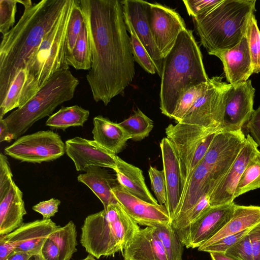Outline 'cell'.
<instances>
[{
	"label": "cell",
	"instance_id": "cell-1",
	"mask_svg": "<svg viewBox=\"0 0 260 260\" xmlns=\"http://www.w3.org/2000/svg\"><path fill=\"white\" fill-rule=\"evenodd\" d=\"M90 41L92 63L86 75L92 97L107 106L135 75L123 7L118 0H80Z\"/></svg>",
	"mask_w": 260,
	"mask_h": 260
},
{
	"label": "cell",
	"instance_id": "cell-2",
	"mask_svg": "<svg viewBox=\"0 0 260 260\" xmlns=\"http://www.w3.org/2000/svg\"><path fill=\"white\" fill-rule=\"evenodd\" d=\"M70 0H42L24 9L17 24L5 35L0 45V104L17 73L45 36L59 19Z\"/></svg>",
	"mask_w": 260,
	"mask_h": 260
},
{
	"label": "cell",
	"instance_id": "cell-3",
	"mask_svg": "<svg viewBox=\"0 0 260 260\" xmlns=\"http://www.w3.org/2000/svg\"><path fill=\"white\" fill-rule=\"evenodd\" d=\"M159 108L171 118L180 98L189 88L208 81L202 54L191 30L185 29L164 58Z\"/></svg>",
	"mask_w": 260,
	"mask_h": 260
},
{
	"label": "cell",
	"instance_id": "cell-4",
	"mask_svg": "<svg viewBox=\"0 0 260 260\" xmlns=\"http://www.w3.org/2000/svg\"><path fill=\"white\" fill-rule=\"evenodd\" d=\"M255 3V0H221L192 18L201 43L208 54L231 49L240 42L256 10Z\"/></svg>",
	"mask_w": 260,
	"mask_h": 260
},
{
	"label": "cell",
	"instance_id": "cell-5",
	"mask_svg": "<svg viewBox=\"0 0 260 260\" xmlns=\"http://www.w3.org/2000/svg\"><path fill=\"white\" fill-rule=\"evenodd\" d=\"M140 229L118 203L89 215L81 228L80 243L86 252L99 259L122 252Z\"/></svg>",
	"mask_w": 260,
	"mask_h": 260
},
{
	"label": "cell",
	"instance_id": "cell-6",
	"mask_svg": "<svg viewBox=\"0 0 260 260\" xmlns=\"http://www.w3.org/2000/svg\"><path fill=\"white\" fill-rule=\"evenodd\" d=\"M79 84L69 69L55 73L30 100L3 118L13 139L21 137L36 122L73 99Z\"/></svg>",
	"mask_w": 260,
	"mask_h": 260
},
{
	"label": "cell",
	"instance_id": "cell-7",
	"mask_svg": "<svg viewBox=\"0 0 260 260\" xmlns=\"http://www.w3.org/2000/svg\"><path fill=\"white\" fill-rule=\"evenodd\" d=\"M75 0H70L59 19L45 36L26 68L41 89L56 72L69 69L66 60L68 25Z\"/></svg>",
	"mask_w": 260,
	"mask_h": 260
},
{
	"label": "cell",
	"instance_id": "cell-8",
	"mask_svg": "<svg viewBox=\"0 0 260 260\" xmlns=\"http://www.w3.org/2000/svg\"><path fill=\"white\" fill-rule=\"evenodd\" d=\"M219 128L178 122L165 129L166 138L173 145L179 159L183 187L204 158Z\"/></svg>",
	"mask_w": 260,
	"mask_h": 260
},
{
	"label": "cell",
	"instance_id": "cell-9",
	"mask_svg": "<svg viewBox=\"0 0 260 260\" xmlns=\"http://www.w3.org/2000/svg\"><path fill=\"white\" fill-rule=\"evenodd\" d=\"M5 154L21 162L41 164L62 156L65 143L52 131H41L21 136L4 149Z\"/></svg>",
	"mask_w": 260,
	"mask_h": 260
},
{
	"label": "cell",
	"instance_id": "cell-10",
	"mask_svg": "<svg viewBox=\"0 0 260 260\" xmlns=\"http://www.w3.org/2000/svg\"><path fill=\"white\" fill-rule=\"evenodd\" d=\"M222 79L219 76L209 79L205 90L179 122L222 130L225 93L230 85Z\"/></svg>",
	"mask_w": 260,
	"mask_h": 260
},
{
	"label": "cell",
	"instance_id": "cell-11",
	"mask_svg": "<svg viewBox=\"0 0 260 260\" xmlns=\"http://www.w3.org/2000/svg\"><path fill=\"white\" fill-rule=\"evenodd\" d=\"M235 204L210 206L198 219L176 232L186 248H199L217 234L231 219Z\"/></svg>",
	"mask_w": 260,
	"mask_h": 260
},
{
	"label": "cell",
	"instance_id": "cell-12",
	"mask_svg": "<svg viewBox=\"0 0 260 260\" xmlns=\"http://www.w3.org/2000/svg\"><path fill=\"white\" fill-rule=\"evenodd\" d=\"M148 17L154 40L164 58L186 29L185 23L174 9L157 3H149Z\"/></svg>",
	"mask_w": 260,
	"mask_h": 260
},
{
	"label": "cell",
	"instance_id": "cell-13",
	"mask_svg": "<svg viewBox=\"0 0 260 260\" xmlns=\"http://www.w3.org/2000/svg\"><path fill=\"white\" fill-rule=\"evenodd\" d=\"M255 88L250 80L230 84L225 93V108L222 131L242 129L250 119L253 109Z\"/></svg>",
	"mask_w": 260,
	"mask_h": 260
},
{
	"label": "cell",
	"instance_id": "cell-14",
	"mask_svg": "<svg viewBox=\"0 0 260 260\" xmlns=\"http://www.w3.org/2000/svg\"><path fill=\"white\" fill-rule=\"evenodd\" d=\"M259 151L258 146L248 134L245 143L226 175L210 196L211 206L234 202L238 183L250 160Z\"/></svg>",
	"mask_w": 260,
	"mask_h": 260
},
{
	"label": "cell",
	"instance_id": "cell-15",
	"mask_svg": "<svg viewBox=\"0 0 260 260\" xmlns=\"http://www.w3.org/2000/svg\"><path fill=\"white\" fill-rule=\"evenodd\" d=\"M117 202L138 224L155 228L171 224L165 206L152 204L132 195L117 183L111 189Z\"/></svg>",
	"mask_w": 260,
	"mask_h": 260
},
{
	"label": "cell",
	"instance_id": "cell-16",
	"mask_svg": "<svg viewBox=\"0 0 260 260\" xmlns=\"http://www.w3.org/2000/svg\"><path fill=\"white\" fill-rule=\"evenodd\" d=\"M124 16L153 61L156 73L160 77L164 57L154 40L148 17L149 3L142 0L121 1Z\"/></svg>",
	"mask_w": 260,
	"mask_h": 260
},
{
	"label": "cell",
	"instance_id": "cell-17",
	"mask_svg": "<svg viewBox=\"0 0 260 260\" xmlns=\"http://www.w3.org/2000/svg\"><path fill=\"white\" fill-rule=\"evenodd\" d=\"M65 151L73 160L76 170L85 171L89 166H98L114 169L117 155L107 150L94 140L80 137L65 142Z\"/></svg>",
	"mask_w": 260,
	"mask_h": 260
},
{
	"label": "cell",
	"instance_id": "cell-18",
	"mask_svg": "<svg viewBox=\"0 0 260 260\" xmlns=\"http://www.w3.org/2000/svg\"><path fill=\"white\" fill-rule=\"evenodd\" d=\"M59 226L50 219H38L27 223L3 236L13 247L14 251L33 255L41 252L45 241Z\"/></svg>",
	"mask_w": 260,
	"mask_h": 260
},
{
	"label": "cell",
	"instance_id": "cell-19",
	"mask_svg": "<svg viewBox=\"0 0 260 260\" xmlns=\"http://www.w3.org/2000/svg\"><path fill=\"white\" fill-rule=\"evenodd\" d=\"M160 148L166 185L167 202L165 206L172 223L183 193L181 172L176 150L167 138L161 140Z\"/></svg>",
	"mask_w": 260,
	"mask_h": 260
},
{
	"label": "cell",
	"instance_id": "cell-20",
	"mask_svg": "<svg viewBox=\"0 0 260 260\" xmlns=\"http://www.w3.org/2000/svg\"><path fill=\"white\" fill-rule=\"evenodd\" d=\"M221 181V179L202 161L184 187L181 200L173 221L180 218L202 197L211 194Z\"/></svg>",
	"mask_w": 260,
	"mask_h": 260
},
{
	"label": "cell",
	"instance_id": "cell-21",
	"mask_svg": "<svg viewBox=\"0 0 260 260\" xmlns=\"http://www.w3.org/2000/svg\"><path fill=\"white\" fill-rule=\"evenodd\" d=\"M209 54L216 56L220 59L226 80L230 84L235 85L245 82L253 73L245 35L233 48L213 52Z\"/></svg>",
	"mask_w": 260,
	"mask_h": 260
},
{
	"label": "cell",
	"instance_id": "cell-22",
	"mask_svg": "<svg viewBox=\"0 0 260 260\" xmlns=\"http://www.w3.org/2000/svg\"><path fill=\"white\" fill-rule=\"evenodd\" d=\"M121 253L124 260H168L153 227L139 229Z\"/></svg>",
	"mask_w": 260,
	"mask_h": 260
},
{
	"label": "cell",
	"instance_id": "cell-23",
	"mask_svg": "<svg viewBox=\"0 0 260 260\" xmlns=\"http://www.w3.org/2000/svg\"><path fill=\"white\" fill-rule=\"evenodd\" d=\"M26 214L23 193L13 181L0 199V236L10 234L21 226Z\"/></svg>",
	"mask_w": 260,
	"mask_h": 260
},
{
	"label": "cell",
	"instance_id": "cell-24",
	"mask_svg": "<svg viewBox=\"0 0 260 260\" xmlns=\"http://www.w3.org/2000/svg\"><path fill=\"white\" fill-rule=\"evenodd\" d=\"M40 89L37 81L28 76L26 69L20 70L0 104V119H3L8 112L24 106Z\"/></svg>",
	"mask_w": 260,
	"mask_h": 260
},
{
	"label": "cell",
	"instance_id": "cell-25",
	"mask_svg": "<svg viewBox=\"0 0 260 260\" xmlns=\"http://www.w3.org/2000/svg\"><path fill=\"white\" fill-rule=\"evenodd\" d=\"M92 131L93 140L111 153L116 155L124 148L131 137L119 125L98 115L93 119Z\"/></svg>",
	"mask_w": 260,
	"mask_h": 260
},
{
	"label": "cell",
	"instance_id": "cell-26",
	"mask_svg": "<svg viewBox=\"0 0 260 260\" xmlns=\"http://www.w3.org/2000/svg\"><path fill=\"white\" fill-rule=\"evenodd\" d=\"M118 184L138 198L152 204H158L146 186L142 171L117 156L116 166L113 169Z\"/></svg>",
	"mask_w": 260,
	"mask_h": 260
},
{
	"label": "cell",
	"instance_id": "cell-27",
	"mask_svg": "<svg viewBox=\"0 0 260 260\" xmlns=\"http://www.w3.org/2000/svg\"><path fill=\"white\" fill-rule=\"evenodd\" d=\"M85 172L78 175V181L92 190L103 204L104 210L109 205L118 202L111 191L118 182L105 168L89 166Z\"/></svg>",
	"mask_w": 260,
	"mask_h": 260
},
{
	"label": "cell",
	"instance_id": "cell-28",
	"mask_svg": "<svg viewBox=\"0 0 260 260\" xmlns=\"http://www.w3.org/2000/svg\"><path fill=\"white\" fill-rule=\"evenodd\" d=\"M259 222L260 206L235 204L233 216L229 221L217 234L202 246L209 245L226 236L252 228Z\"/></svg>",
	"mask_w": 260,
	"mask_h": 260
},
{
	"label": "cell",
	"instance_id": "cell-29",
	"mask_svg": "<svg viewBox=\"0 0 260 260\" xmlns=\"http://www.w3.org/2000/svg\"><path fill=\"white\" fill-rule=\"evenodd\" d=\"M89 114L88 110L78 105L62 107L58 111L49 116L46 125L63 131L70 127L82 126L88 120Z\"/></svg>",
	"mask_w": 260,
	"mask_h": 260
},
{
	"label": "cell",
	"instance_id": "cell-30",
	"mask_svg": "<svg viewBox=\"0 0 260 260\" xmlns=\"http://www.w3.org/2000/svg\"><path fill=\"white\" fill-rule=\"evenodd\" d=\"M69 66L76 70H89L91 67L92 53L85 20L71 53L66 54Z\"/></svg>",
	"mask_w": 260,
	"mask_h": 260
},
{
	"label": "cell",
	"instance_id": "cell-31",
	"mask_svg": "<svg viewBox=\"0 0 260 260\" xmlns=\"http://www.w3.org/2000/svg\"><path fill=\"white\" fill-rule=\"evenodd\" d=\"M49 238L58 247L59 260H70L73 254L77 251V231L73 221H69L62 227H59Z\"/></svg>",
	"mask_w": 260,
	"mask_h": 260
},
{
	"label": "cell",
	"instance_id": "cell-32",
	"mask_svg": "<svg viewBox=\"0 0 260 260\" xmlns=\"http://www.w3.org/2000/svg\"><path fill=\"white\" fill-rule=\"evenodd\" d=\"M119 124L134 141H141L148 137L153 127L152 120L139 109Z\"/></svg>",
	"mask_w": 260,
	"mask_h": 260
},
{
	"label": "cell",
	"instance_id": "cell-33",
	"mask_svg": "<svg viewBox=\"0 0 260 260\" xmlns=\"http://www.w3.org/2000/svg\"><path fill=\"white\" fill-rule=\"evenodd\" d=\"M166 251L168 260H182L184 244L179 238L172 224L154 228Z\"/></svg>",
	"mask_w": 260,
	"mask_h": 260
},
{
	"label": "cell",
	"instance_id": "cell-34",
	"mask_svg": "<svg viewBox=\"0 0 260 260\" xmlns=\"http://www.w3.org/2000/svg\"><path fill=\"white\" fill-rule=\"evenodd\" d=\"M260 188V150L248 164L237 185L235 197Z\"/></svg>",
	"mask_w": 260,
	"mask_h": 260
},
{
	"label": "cell",
	"instance_id": "cell-35",
	"mask_svg": "<svg viewBox=\"0 0 260 260\" xmlns=\"http://www.w3.org/2000/svg\"><path fill=\"white\" fill-rule=\"evenodd\" d=\"M124 20L127 30L130 34V43L134 60L147 73L151 74L156 73L153 60L138 39L131 22L125 16Z\"/></svg>",
	"mask_w": 260,
	"mask_h": 260
},
{
	"label": "cell",
	"instance_id": "cell-36",
	"mask_svg": "<svg viewBox=\"0 0 260 260\" xmlns=\"http://www.w3.org/2000/svg\"><path fill=\"white\" fill-rule=\"evenodd\" d=\"M84 21V15L80 6L79 1L75 0L71 11L67 28L66 54L71 53L73 51Z\"/></svg>",
	"mask_w": 260,
	"mask_h": 260
},
{
	"label": "cell",
	"instance_id": "cell-37",
	"mask_svg": "<svg viewBox=\"0 0 260 260\" xmlns=\"http://www.w3.org/2000/svg\"><path fill=\"white\" fill-rule=\"evenodd\" d=\"M209 81V80H208ZM208 81L189 88L179 99L171 118L179 122L191 108L199 96L205 90Z\"/></svg>",
	"mask_w": 260,
	"mask_h": 260
},
{
	"label": "cell",
	"instance_id": "cell-38",
	"mask_svg": "<svg viewBox=\"0 0 260 260\" xmlns=\"http://www.w3.org/2000/svg\"><path fill=\"white\" fill-rule=\"evenodd\" d=\"M246 37L253 73L260 72V31L254 15L250 19L246 32Z\"/></svg>",
	"mask_w": 260,
	"mask_h": 260
},
{
	"label": "cell",
	"instance_id": "cell-39",
	"mask_svg": "<svg viewBox=\"0 0 260 260\" xmlns=\"http://www.w3.org/2000/svg\"><path fill=\"white\" fill-rule=\"evenodd\" d=\"M210 196L208 194L202 197L196 205L180 218L174 220L172 225L175 230L186 227L198 219L211 206Z\"/></svg>",
	"mask_w": 260,
	"mask_h": 260
},
{
	"label": "cell",
	"instance_id": "cell-40",
	"mask_svg": "<svg viewBox=\"0 0 260 260\" xmlns=\"http://www.w3.org/2000/svg\"><path fill=\"white\" fill-rule=\"evenodd\" d=\"M18 0H0V31L5 35L15 21Z\"/></svg>",
	"mask_w": 260,
	"mask_h": 260
},
{
	"label": "cell",
	"instance_id": "cell-41",
	"mask_svg": "<svg viewBox=\"0 0 260 260\" xmlns=\"http://www.w3.org/2000/svg\"><path fill=\"white\" fill-rule=\"evenodd\" d=\"M151 186L157 201L160 205H165L167 202L166 185L164 170L150 166L148 170Z\"/></svg>",
	"mask_w": 260,
	"mask_h": 260
},
{
	"label": "cell",
	"instance_id": "cell-42",
	"mask_svg": "<svg viewBox=\"0 0 260 260\" xmlns=\"http://www.w3.org/2000/svg\"><path fill=\"white\" fill-rule=\"evenodd\" d=\"M251 229L226 236L209 245L201 246L198 248V250L209 253L214 252L224 253L228 249L246 236Z\"/></svg>",
	"mask_w": 260,
	"mask_h": 260
},
{
	"label": "cell",
	"instance_id": "cell-43",
	"mask_svg": "<svg viewBox=\"0 0 260 260\" xmlns=\"http://www.w3.org/2000/svg\"><path fill=\"white\" fill-rule=\"evenodd\" d=\"M238 260H253L252 245L248 233L224 253Z\"/></svg>",
	"mask_w": 260,
	"mask_h": 260
},
{
	"label": "cell",
	"instance_id": "cell-44",
	"mask_svg": "<svg viewBox=\"0 0 260 260\" xmlns=\"http://www.w3.org/2000/svg\"><path fill=\"white\" fill-rule=\"evenodd\" d=\"M13 174L8 159L3 153H0V199L7 193L12 182Z\"/></svg>",
	"mask_w": 260,
	"mask_h": 260
},
{
	"label": "cell",
	"instance_id": "cell-45",
	"mask_svg": "<svg viewBox=\"0 0 260 260\" xmlns=\"http://www.w3.org/2000/svg\"><path fill=\"white\" fill-rule=\"evenodd\" d=\"M221 0H184L188 15L196 18L208 11Z\"/></svg>",
	"mask_w": 260,
	"mask_h": 260
},
{
	"label": "cell",
	"instance_id": "cell-46",
	"mask_svg": "<svg viewBox=\"0 0 260 260\" xmlns=\"http://www.w3.org/2000/svg\"><path fill=\"white\" fill-rule=\"evenodd\" d=\"M61 202L59 200L51 198L48 200L40 202L34 205L32 209L43 216V219H50L58 212Z\"/></svg>",
	"mask_w": 260,
	"mask_h": 260
},
{
	"label": "cell",
	"instance_id": "cell-47",
	"mask_svg": "<svg viewBox=\"0 0 260 260\" xmlns=\"http://www.w3.org/2000/svg\"><path fill=\"white\" fill-rule=\"evenodd\" d=\"M246 127L248 134L260 147V106L254 110Z\"/></svg>",
	"mask_w": 260,
	"mask_h": 260
},
{
	"label": "cell",
	"instance_id": "cell-48",
	"mask_svg": "<svg viewBox=\"0 0 260 260\" xmlns=\"http://www.w3.org/2000/svg\"><path fill=\"white\" fill-rule=\"evenodd\" d=\"M248 235L252 245L253 260H260V222L250 229Z\"/></svg>",
	"mask_w": 260,
	"mask_h": 260
},
{
	"label": "cell",
	"instance_id": "cell-49",
	"mask_svg": "<svg viewBox=\"0 0 260 260\" xmlns=\"http://www.w3.org/2000/svg\"><path fill=\"white\" fill-rule=\"evenodd\" d=\"M46 260H59V250L57 245L49 238L45 241L41 251Z\"/></svg>",
	"mask_w": 260,
	"mask_h": 260
},
{
	"label": "cell",
	"instance_id": "cell-50",
	"mask_svg": "<svg viewBox=\"0 0 260 260\" xmlns=\"http://www.w3.org/2000/svg\"><path fill=\"white\" fill-rule=\"evenodd\" d=\"M14 251L12 245L5 239L3 236H0V260H5Z\"/></svg>",
	"mask_w": 260,
	"mask_h": 260
},
{
	"label": "cell",
	"instance_id": "cell-51",
	"mask_svg": "<svg viewBox=\"0 0 260 260\" xmlns=\"http://www.w3.org/2000/svg\"><path fill=\"white\" fill-rule=\"evenodd\" d=\"M13 140L10 131L3 119H0V142H11Z\"/></svg>",
	"mask_w": 260,
	"mask_h": 260
},
{
	"label": "cell",
	"instance_id": "cell-52",
	"mask_svg": "<svg viewBox=\"0 0 260 260\" xmlns=\"http://www.w3.org/2000/svg\"><path fill=\"white\" fill-rule=\"evenodd\" d=\"M32 255L27 252L14 251L5 260H29Z\"/></svg>",
	"mask_w": 260,
	"mask_h": 260
},
{
	"label": "cell",
	"instance_id": "cell-53",
	"mask_svg": "<svg viewBox=\"0 0 260 260\" xmlns=\"http://www.w3.org/2000/svg\"><path fill=\"white\" fill-rule=\"evenodd\" d=\"M209 253L212 260H238L230 257L223 253L213 252Z\"/></svg>",
	"mask_w": 260,
	"mask_h": 260
},
{
	"label": "cell",
	"instance_id": "cell-54",
	"mask_svg": "<svg viewBox=\"0 0 260 260\" xmlns=\"http://www.w3.org/2000/svg\"><path fill=\"white\" fill-rule=\"evenodd\" d=\"M18 3H20L23 5L24 9H27L31 7L33 4L32 2L30 0H25V1H19L18 0Z\"/></svg>",
	"mask_w": 260,
	"mask_h": 260
},
{
	"label": "cell",
	"instance_id": "cell-55",
	"mask_svg": "<svg viewBox=\"0 0 260 260\" xmlns=\"http://www.w3.org/2000/svg\"><path fill=\"white\" fill-rule=\"evenodd\" d=\"M29 260H46L41 253L33 255Z\"/></svg>",
	"mask_w": 260,
	"mask_h": 260
},
{
	"label": "cell",
	"instance_id": "cell-56",
	"mask_svg": "<svg viewBox=\"0 0 260 260\" xmlns=\"http://www.w3.org/2000/svg\"><path fill=\"white\" fill-rule=\"evenodd\" d=\"M82 260H96V259L95 258V257L93 255L89 253L86 258H85Z\"/></svg>",
	"mask_w": 260,
	"mask_h": 260
}]
</instances>
